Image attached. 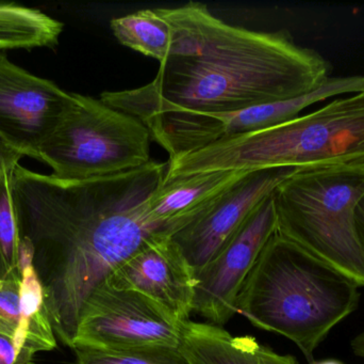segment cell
<instances>
[{"instance_id":"obj_1","label":"cell","mask_w":364,"mask_h":364,"mask_svg":"<svg viewBox=\"0 0 364 364\" xmlns=\"http://www.w3.org/2000/svg\"><path fill=\"white\" fill-rule=\"evenodd\" d=\"M151 160L134 170L72 181L16 165L11 171L21 239L33 251L55 337L73 348L79 316L98 286L149 237L161 234L144 203L166 177Z\"/></svg>"},{"instance_id":"obj_2","label":"cell","mask_w":364,"mask_h":364,"mask_svg":"<svg viewBox=\"0 0 364 364\" xmlns=\"http://www.w3.org/2000/svg\"><path fill=\"white\" fill-rule=\"evenodd\" d=\"M164 10L174 25V49L155 79L100 94L105 104L136 119L172 109L235 113L301 98L331 78V63L295 44L288 31L229 25L199 2Z\"/></svg>"},{"instance_id":"obj_3","label":"cell","mask_w":364,"mask_h":364,"mask_svg":"<svg viewBox=\"0 0 364 364\" xmlns=\"http://www.w3.org/2000/svg\"><path fill=\"white\" fill-rule=\"evenodd\" d=\"M359 284L277 232L242 286L237 312L288 338L314 363L329 331L358 308Z\"/></svg>"},{"instance_id":"obj_4","label":"cell","mask_w":364,"mask_h":364,"mask_svg":"<svg viewBox=\"0 0 364 364\" xmlns=\"http://www.w3.org/2000/svg\"><path fill=\"white\" fill-rule=\"evenodd\" d=\"M326 166L364 168V92L168 160L164 181L210 171Z\"/></svg>"},{"instance_id":"obj_5","label":"cell","mask_w":364,"mask_h":364,"mask_svg":"<svg viewBox=\"0 0 364 364\" xmlns=\"http://www.w3.org/2000/svg\"><path fill=\"white\" fill-rule=\"evenodd\" d=\"M364 197V168H299L273 192L277 233L364 286V248L356 207Z\"/></svg>"},{"instance_id":"obj_6","label":"cell","mask_w":364,"mask_h":364,"mask_svg":"<svg viewBox=\"0 0 364 364\" xmlns=\"http://www.w3.org/2000/svg\"><path fill=\"white\" fill-rule=\"evenodd\" d=\"M144 124L100 98L70 93L68 105L38 152L62 180L82 181L141 168L151 162Z\"/></svg>"},{"instance_id":"obj_7","label":"cell","mask_w":364,"mask_h":364,"mask_svg":"<svg viewBox=\"0 0 364 364\" xmlns=\"http://www.w3.org/2000/svg\"><path fill=\"white\" fill-rule=\"evenodd\" d=\"M361 92H364V76L331 77L316 91L284 102L235 113H203L172 109L147 113L138 120L149 130L151 140L161 145L172 160L240 135L286 123L299 117L303 109L331 96Z\"/></svg>"},{"instance_id":"obj_8","label":"cell","mask_w":364,"mask_h":364,"mask_svg":"<svg viewBox=\"0 0 364 364\" xmlns=\"http://www.w3.org/2000/svg\"><path fill=\"white\" fill-rule=\"evenodd\" d=\"M184 324L149 297L104 281L81 309L72 348H179Z\"/></svg>"},{"instance_id":"obj_9","label":"cell","mask_w":364,"mask_h":364,"mask_svg":"<svg viewBox=\"0 0 364 364\" xmlns=\"http://www.w3.org/2000/svg\"><path fill=\"white\" fill-rule=\"evenodd\" d=\"M277 232L273 194L259 203L220 252L195 273L193 312L223 326L237 312L244 282L267 241Z\"/></svg>"},{"instance_id":"obj_10","label":"cell","mask_w":364,"mask_h":364,"mask_svg":"<svg viewBox=\"0 0 364 364\" xmlns=\"http://www.w3.org/2000/svg\"><path fill=\"white\" fill-rule=\"evenodd\" d=\"M70 98L49 79L36 76L0 53V141L38 160Z\"/></svg>"},{"instance_id":"obj_11","label":"cell","mask_w":364,"mask_h":364,"mask_svg":"<svg viewBox=\"0 0 364 364\" xmlns=\"http://www.w3.org/2000/svg\"><path fill=\"white\" fill-rule=\"evenodd\" d=\"M299 168L263 169L246 175L194 222L173 234L195 273L230 241L252 212Z\"/></svg>"},{"instance_id":"obj_12","label":"cell","mask_w":364,"mask_h":364,"mask_svg":"<svg viewBox=\"0 0 364 364\" xmlns=\"http://www.w3.org/2000/svg\"><path fill=\"white\" fill-rule=\"evenodd\" d=\"M106 282L117 290L134 291L149 297L181 323L190 321L196 286L195 271L168 235L149 237Z\"/></svg>"},{"instance_id":"obj_13","label":"cell","mask_w":364,"mask_h":364,"mask_svg":"<svg viewBox=\"0 0 364 364\" xmlns=\"http://www.w3.org/2000/svg\"><path fill=\"white\" fill-rule=\"evenodd\" d=\"M252 171H210L162 182L144 203V216L172 236L203 216L225 192Z\"/></svg>"},{"instance_id":"obj_14","label":"cell","mask_w":364,"mask_h":364,"mask_svg":"<svg viewBox=\"0 0 364 364\" xmlns=\"http://www.w3.org/2000/svg\"><path fill=\"white\" fill-rule=\"evenodd\" d=\"M179 350L188 364H299L254 337H235L216 325L191 321L184 324Z\"/></svg>"},{"instance_id":"obj_15","label":"cell","mask_w":364,"mask_h":364,"mask_svg":"<svg viewBox=\"0 0 364 364\" xmlns=\"http://www.w3.org/2000/svg\"><path fill=\"white\" fill-rule=\"evenodd\" d=\"M19 271L21 275V301L23 326L19 342L21 350L34 354L57 348L44 288L33 265V251L26 239H21Z\"/></svg>"},{"instance_id":"obj_16","label":"cell","mask_w":364,"mask_h":364,"mask_svg":"<svg viewBox=\"0 0 364 364\" xmlns=\"http://www.w3.org/2000/svg\"><path fill=\"white\" fill-rule=\"evenodd\" d=\"M115 38L147 57L161 62L170 58L174 49L175 29L161 9H144L110 21Z\"/></svg>"},{"instance_id":"obj_17","label":"cell","mask_w":364,"mask_h":364,"mask_svg":"<svg viewBox=\"0 0 364 364\" xmlns=\"http://www.w3.org/2000/svg\"><path fill=\"white\" fill-rule=\"evenodd\" d=\"M64 24L38 9L0 4V49L55 48Z\"/></svg>"},{"instance_id":"obj_18","label":"cell","mask_w":364,"mask_h":364,"mask_svg":"<svg viewBox=\"0 0 364 364\" xmlns=\"http://www.w3.org/2000/svg\"><path fill=\"white\" fill-rule=\"evenodd\" d=\"M11 170L0 175V280L21 278V235L13 202Z\"/></svg>"},{"instance_id":"obj_19","label":"cell","mask_w":364,"mask_h":364,"mask_svg":"<svg viewBox=\"0 0 364 364\" xmlns=\"http://www.w3.org/2000/svg\"><path fill=\"white\" fill-rule=\"evenodd\" d=\"M76 364H188L179 348H154L132 350L75 348Z\"/></svg>"},{"instance_id":"obj_20","label":"cell","mask_w":364,"mask_h":364,"mask_svg":"<svg viewBox=\"0 0 364 364\" xmlns=\"http://www.w3.org/2000/svg\"><path fill=\"white\" fill-rule=\"evenodd\" d=\"M21 288V277L0 280V333L12 338L19 350L23 326Z\"/></svg>"},{"instance_id":"obj_21","label":"cell","mask_w":364,"mask_h":364,"mask_svg":"<svg viewBox=\"0 0 364 364\" xmlns=\"http://www.w3.org/2000/svg\"><path fill=\"white\" fill-rule=\"evenodd\" d=\"M34 353L19 350L14 340L0 333V364H32Z\"/></svg>"},{"instance_id":"obj_22","label":"cell","mask_w":364,"mask_h":364,"mask_svg":"<svg viewBox=\"0 0 364 364\" xmlns=\"http://www.w3.org/2000/svg\"><path fill=\"white\" fill-rule=\"evenodd\" d=\"M23 156L0 141V175L14 168Z\"/></svg>"},{"instance_id":"obj_23","label":"cell","mask_w":364,"mask_h":364,"mask_svg":"<svg viewBox=\"0 0 364 364\" xmlns=\"http://www.w3.org/2000/svg\"><path fill=\"white\" fill-rule=\"evenodd\" d=\"M356 226L359 239L364 248V197L356 207Z\"/></svg>"},{"instance_id":"obj_24","label":"cell","mask_w":364,"mask_h":364,"mask_svg":"<svg viewBox=\"0 0 364 364\" xmlns=\"http://www.w3.org/2000/svg\"><path fill=\"white\" fill-rule=\"evenodd\" d=\"M352 348L356 356L364 358V331L353 340Z\"/></svg>"},{"instance_id":"obj_25","label":"cell","mask_w":364,"mask_h":364,"mask_svg":"<svg viewBox=\"0 0 364 364\" xmlns=\"http://www.w3.org/2000/svg\"><path fill=\"white\" fill-rule=\"evenodd\" d=\"M311 364H343L340 363V361L333 360V359H331V360H323V361H314Z\"/></svg>"}]
</instances>
